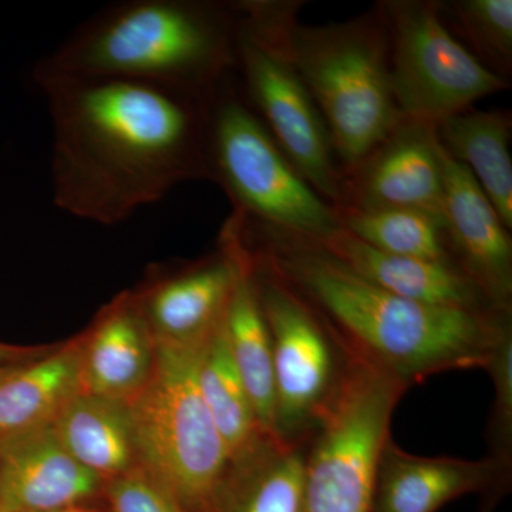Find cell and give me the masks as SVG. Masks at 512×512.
I'll return each instance as SVG.
<instances>
[{
  "instance_id": "cell-18",
  "label": "cell",
  "mask_w": 512,
  "mask_h": 512,
  "mask_svg": "<svg viewBox=\"0 0 512 512\" xmlns=\"http://www.w3.org/2000/svg\"><path fill=\"white\" fill-rule=\"evenodd\" d=\"M235 239L238 274L225 312L224 328L229 352L244 382L262 433L279 441L275 433V384L272 343L259 302L251 254L232 221L225 222Z\"/></svg>"
},
{
  "instance_id": "cell-23",
  "label": "cell",
  "mask_w": 512,
  "mask_h": 512,
  "mask_svg": "<svg viewBox=\"0 0 512 512\" xmlns=\"http://www.w3.org/2000/svg\"><path fill=\"white\" fill-rule=\"evenodd\" d=\"M306 448L275 441L232 468L210 512H302Z\"/></svg>"
},
{
  "instance_id": "cell-6",
  "label": "cell",
  "mask_w": 512,
  "mask_h": 512,
  "mask_svg": "<svg viewBox=\"0 0 512 512\" xmlns=\"http://www.w3.org/2000/svg\"><path fill=\"white\" fill-rule=\"evenodd\" d=\"M208 180L227 192L248 225L322 241L342 228L338 212L306 183L249 106L237 73L207 96Z\"/></svg>"
},
{
  "instance_id": "cell-29",
  "label": "cell",
  "mask_w": 512,
  "mask_h": 512,
  "mask_svg": "<svg viewBox=\"0 0 512 512\" xmlns=\"http://www.w3.org/2000/svg\"><path fill=\"white\" fill-rule=\"evenodd\" d=\"M22 366V365H19ZM19 366H0V383L3 382V380L6 379L10 375V373L13 372V370L16 369V367Z\"/></svg>"
},
{
  "instance_id": "cell-8",
  "label": "cell",
  "mask_w": 512,
  "mask_h": 512,
  "mask_svg": "<svg viewBox=\"0 0 512 512\" xmlns=\"http://www.w3.org/2000/svg\"><path fill=\"white\" fill-rule=\"evenodd\" d=\"M389 40L390 80L403 119L436 127L507 89L441 18L440 2L386 0L377 6Z\"/></svg>"
},
{
  "instance_id": "cell-24",
  "label": "cell",
  "mask_w": 512,
  "mask_h": 512,
  "mask_svg": "<svg viewBox=\"0 0 512 512\" xmlns=\"http://www.w3.org/2000/svg\"><path fill=\"white\" fill-rule=\"evenodd\" d=\"M336 212L343 229L379 251L429 261L454 262L448 249L444 222L427 212L407 208L353 207L339 208Z\"/></svg>"
},
{
  "instance_id": "cell-15",
  "label": "cell",
  "mask_w": 512,
  "mask_h": 512,
  "mask_svg": "<svg viewBox=\"0 0 512 512\" xmlns=\"http://www.w3.org/2000/svg\"><path fill=\"white\" fill-rule=\"evenodd\" d=\"M316 242L355 274L400 298L444 308L498 312L454 262L387 254L343 228Z\"/></svg>"
},
{
  "instance_id": "cell-1",
  "label": "cell",
  "mask_w": 512,
  "mask_h": 512,
  "mask_svg": "<svg viewBox=\"0 0 512 512\" xmlns=\"http://www.w3.org/2000/svg\"><path fill=\"white\" fill-rule=\"evenodd\" d=\"M36 84L52 120V198L66 214L109 227L208 180V93L101 77Z\"/></svg>"
},
{
  "instance_id": "cell-19",
  "label": "cell",
  "mask_w": 512,
  "mask_h": 512,
  "mask_svg": "<svg viewBox=\"0 0 512 512\" xmlns=\"http://www.w3.org/2000/svg\"><path fill=\"white\" fill-rule=\"evenodd\" d=\"M57 439L104 484L140 466L130 404L80 393L53 423Z\"/></svg>"
},
{
  "instance_id": "cell-12",
  "label": "cell",
  "mask_w": 512,
  "mask_h": 512,
  "mask_svg": "<svg viewBox=\"0 0 512 512\" xmlns=\"http://www.w3.org/2000/svg\"><path fill=\"white\" fill-rule=\"evenodd\" d=\"M443 195V163L436 128L404 119L355 171L346 175L339 208H407L443 221Z\"/></svg>"
},
{
  "instance_id": "cell-26",
  "label": "cell",
  "mask_w": 512,
  "mask_h": 512,
  "mask_svg": "<svg viewBox=\"0 0 512 512\" xmlns=\"http://www.w3.org/2000/svg\"><path fill=\"white\" fill-rule=\"evenodd\" d=\"M485 369L493 376L495 387L494 413L491 420V443L498 463L507 467V454L511 450L512 433V335L508 328L491 352Z\"/></svg>"
},
{
  "instance_id": "cell-2",
  "label": "cell",
  "mask_w": 512,
  "mask_h": 512,
  "mask_svg": "<svg viewBox=\"0 0 512 512\" xmlns=\"http://www.w3.org/2000/svg\"><path fill=\"white\" fill-rule=\"evenodd\" d=\"M245 247L311 308L346 353L407 387L454 369L487 366L508 313L400 298L355 274L318 242L235 220Z\"/></svg>"
},
{
  "instance_id": "cell-20",
  "label": "cell",
  "mask_w": 512,
  "mask_h": 512,
  "mask_svg": "<svg viewBox=\"0 0 512 512\" xmlns=\"http://www.w3.org/2000/svg\"><path fill=\"white\" fill-rule=\"evenodd\" d=\"M82 392L80 338L16 367L0 383V441L52 426Z\"/></svg>"
},
{
  "instance_id": "cell-17",
  "label": "cell",
  "mask_w": 512,
  "mask_h": 512,
  "mask_svg": "<svg viewBox=\"0 0 512 512\" xmlns=\"http://www.w3.org/2000/svg\"><path fill=\"white\" fill-rule=\"evenodd\" d=\"M505 471L493 457L412 456L389 440L377 471L372 512H437L464 495L487 493Z\"/></svg>"
},
{
  "instance_id": "cell-5",
  "label": "cell",
  "mask_w": 512,
  "mask_h": 512,
  "mask_svg": "<svg viewBox=\"0 0 512 512\" xmlns=\"http://www.w3.org/2000/svg\"><path fill=\"white\" fill-rule=\"evenodd\" d=\"M207 339L190 345L156 342L150 379L128 403L140 467L185 512H210L231 473L227 447L198 383Z\"/></svg>"
},
{
  "instance_id": "cell-4",
  "label": "cell",
  "mask_w": 512,
  "mask_h": 512,
  "mask_svg": "<svg viewBox=\"0 0 512 512\" xmlns=\"http://www.w3.org/2000/svg\"><path fill=\"white\" fill-rule=\"evenodd\" d=\"M239 12L282 46L322 114L343 177L400 126L380 16L308 26L291 2H238Z\"/></svg>"
},
{
  "instance_id": "cell-13",
  "label": "cell",
  "mask_w": 512,
  "mask_h": 512,
  "mask_svg": "<svg viewBox=\"0 0 512 512\" xmlns=\"http://www.w3.org/2000/svg\"><path fill=\"white\" fill-rule=\"evenodd\" d=\"M443 222L451 258L484 292L495 311L510 313L512 241L476 178L441 146Z\"/></svg>"
},
{
  "instance_id": "cell-22",
  "label": "cell",
  "mask_w": 512,
  "mask_h": 512,
  "mask_svg": "<svg viewBox=\"0 0 512 512\" xmlns=\"http://www.w3.org/2000/svg\"><path fill=\"white\" fill-rule=\"evenodd\" d=\"M198 383L208 412L227 447L231 470L245 466L269 444L275 443L262 433L256 419L254 406L229 352L224 319L202 346Z\"/></svg>"
},
{
  "instance_id": "cell-25",
  "label": "cell",
  "mask_w": 512,
  "mask_h": 512,
  "mask_svg": "<svg viewBox=\"0 0 512 512\" xmlns=\"http://www.w3.org/2000/svg\"><path fill=\"white\" fill-rule=\"evenodd\" d=\"M448 30L484 64L507 80L512 67L511 0L440 2Z\"/></svg>"
},
{
  "instance_id": "cell-10",
  "label": "cell",
  "mask_w": 512,
  "mask_h": 512,
  "mask_svg": "<svg viewBox=\"0 0 512 512\" xmlns=\"http://www.w3.org/2000/svg\"><path fill=\"white\" fill-rule=\"evenodd\" d=\"M251 258L271 335L276 439L292 443L293 436L316 424L342 373L336 372L333 338L322 320L281 279Z\"/></svg>"
},
{
  "instance_id": "cell-7",
  "label": "cell",
  "mask_w": 512,
  "mask_h": 512,
  "mask_svg": "<svg viewBox=\"0 0 512 512\" xmlns=\"http://www.w3.org/2000/svg\"><path fill=\"white\" fill-rule=\"evenodd\" d=\"M306 450L302 512H372L377 471L406 384L349 355Z\"/></svg>"
},
{
  "instance_id": "cell-11",
  "label": "cell",
  "mask_w": 512,
  "mask_h": 512,
  "mask_svg": "<svg viewBox=\"0 0 512 512\" xmlns=\"http://www.w3.org/2000/svg\"><path fill=\"white\" fill-rule=\"evenodd\" d=\"M237 274V247L225 224L217 254L158 272L131 293L157 343L190 345L207 339L224 319Z\"/></svg>"
},
{
  "instance_id": "cell-28",
  "label": "cell",
  "mask_w": 512,
  "mask_h": 512,
  "mask_svg": "<svg viewBox=\"0 0 512 512\" xmlns=\"http://www.w3.org/2000/svg\"><path fill=\"white\" fill-rule=\"evenodd\" d=\"M50 350L52 348L47 349V346L25 348V346H15L0 342V366L26 365V363L45 356Z\"/></svg>"
},
{
  "instance_id": "cell-30",
  "label": "cell",
  "mask_w": 512,
  "mask_h": 512,
  "mask_svg": "<svg viewBox=\"0 0 512 512\" xmlns=\"http://www.w3.org/2000/svg\"><path fill=\"white\" fill-rule=\"evenodd\" d=\"M49 512H90L83 510V508L80 507H74V508H66V510H57V511H49Z\"/></svg>"
},
{
  "instance_id": "cell-16",
  "label": "cell",
  "mask_w": 512,
  "mask_h": 512,
  "mask_svg": "<svg viewBox=\"0 0 512 512\" xmlns=\"http://www.w3.org/2000/svg\"><path fill=\"white\" fill-rule=\"evenodd\" d=\"M156 362V340L133 293L114 299L80 338L84 393L130 403L144 389Z\"/></svg>"
},
{
  "instance_id": "cell-27",
  "label": "cell",
  "mask_w": 512,
  "mask_h": 512,
  "mask_svg": "<svg viewBox=\"0 0 512 512\" xmlns=\"http://www.w3.org/2000/svg\"><path fill=\"white\" fill-rule=\"evenodd\" d=\"M110 512H185L140 466L104 484Z\"/></svg>"
},
{
  "instance_id": "cell-9",
  "label": "cell",
  "mask_w": 512,
  "mask_h": 512,
  "mask_svg": "<svg viewBox=\"0 0 512 512\" xmlns=\"http://www.w3.org/2000/svg\"><path fill=\"white\" fill-rule=\"evenodd\" d=\"M237 12L239 87L293 167L336 210L345 177L322 114L275 37Z\"/></svg>"
},
{
  "instance_id": "cell-3",
  "label": "cell",
  "mask_w": 512,
  "mask_h": 512,
  "mask_svg": "<svg viewBox=\"0 0 512 512\" xmlns=\"http://www.w3.org/2000/svg\"><path fill=\"white\" fill-rule=\"evenodd\" d=\"M235 3L126 0L97 12L33 69L49 79L131 80L207 94L237 69Z\"/></svg>"
},
{
  "instance_id": "cell-14",
  "label": "cell",
  "mask_w": 512,
  "mask_h": 512,
  "mask_svg": "<svg viewBox=\"0 0 512 512\" xmlns=\"http://www.w3.org/2000/svg\"><path fill=\"white\" fill-rule=\"evenodd\" d=\"M103 487L67 453L53 424L0 441V512L79 507Z\"/></svg>"
},
{
  "instance_id": "cell-21",
  "label": "cell",
  "mask_w": 512,
  "mask_h": 512,
  "mask_svg": "<svg viewBox=\"0 0 512 512\" xmlns=\"http://www.w3.org/2000/svg\"><path fill=\"white\" fill-rule=\"evenodd\" d=\"M511 113L468 109L437 124L436 134L448 156L463 164L512 228Z\"/></svg>"
}]
</instances>
